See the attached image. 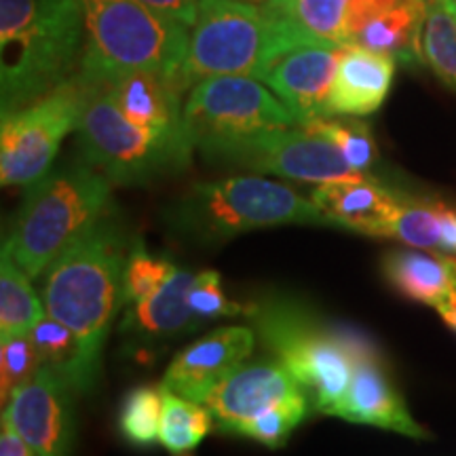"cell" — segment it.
<instances>
[{"instance_id":"1","label":"cell","mask_w":456,"mask_h":456,"mask_svg":"<svg viewBox=\"0 0 456 456\" xmlns=\"http://www.w3.org/2000/svg\"><path fill=\"white\" fill-rule=\"evenodd\" d=\"M131 243L127 224L110 208L45 271L47 315L70 328L81 346L78 395L94 391L100 379L112 319L123 309V277Z\"/></svg>"},{"instance_id":"2","label":"cell","mask_w":456,"mask_h":456,"mask_svg":"<svg viewBox=\"0 0 456 456\" xmlns=\"http://www.w3.org/2000/svg\"><path fill=\"white\" fill-rule=\"evenodd\" d=\"M85 47L81 0H0V106L21 110L77 74Z\"/></svg>"},{"instance_id":"3","label":"cell","mask_w":456,"mask_h":456,"mask_svg":"<svg viewBox=\"0 0 456 456\" xmlns=\"http://www.w3.org/2000/svg\"><path fill=\"white\" fill-rule=\"evenodd\" d=\"M256 334L311 397L313 410L332 416L349 391L357 362L374 351L362 336L330 326L289 298H265L248 306Z\"/></svg>"},{"instance_id":"4","label":"cell","mask_w":456,"mask_h":456,"mask_svg":"<svg viewBox=\"0 0 456 456\" xmlns=\"http://www.w3.org/2000/svg\"><path fill=\"white\" fill-rule=\"evenodd\" d=\"M302 38L277 9L258 0H201L191 26L180 85L191 91L212 77H252L262 81L269 68Z\"/></svg>"},{"instance_id":"5","label":"cell","mask_w":456,"mask_h":456,"mask_svg":"<svg viewBox=\"0 0 456 456\" xmlns=\"http://www.w3.org/2000/svg\"><path fill=\"white\" fill-rule=\"evenodd\" d=\"M85 47L78 77L94 87L134 72H159L180 83L191 28L140 0H81ZM182 87V85H180Z\"/></svg>"},{"instance_id":"6","label":"cell","mask_w":456,"mask_h":456,"mask_svg":"<svg viewBox=\"0 0 456 456\" xmlns=\"http://www.w3.org/2000/svg\"><path fill=\"white\" fill-rule=\"evenodd\" d=\"M110 208L112 182L94 165L85 161L51 169L28 186L3 248L28 277L38 279Z\"/></svg>"},{"instance_id":"7","label":"cell","mask_w":456,"mask_h":456,"mask_svg":"<svg viewBox=\"0 0 456 456\" xmlns=\"http://www.w3.org/2000/svg\"><path fill=\"white\" fill-rule=\"evenodd\" d=\"M165 222L175 235L197 245L224 243L260 228L330 226L311 197L256 175L199 182L165 209Z\"/></svg>"},{"instance_id":"8","label":"cell","mask_w":456,"mask_h":456,"mask_svg":"<svg viewBox=\"0 0 456 456\" xmlns=\"http://www.w3.org/2000/svg\"><path fill=\"white\" fill-rule=\"evenodd\" d=\"M83 159L112 184L142 186L191 163L186 129H151L129 121L106 87H94L78 121Z\"/></svg>"},{"instance_id":"9","label":"cell","mask_w":456,"mask_h":456,"mask_svg":"<svg viewBox=\"0 0 456 456\" xmlns=\"http://www.w3.org/2000/svg\"><path fill=\"white\" fill-rule=\"evenodd\" d=\"M182 118L192 146L209 161H224L269 131L300 127L289 108L252 77L203 78L188 91Z\"/></svg>"},{"instance_id":"10","label":"cell","mask_w":456,"mask_h":456,"mask_svg":"<svg viewBox=\"0 0 456 456\" xmlns=\"http://www.w3.org/2000/svg\"><path fill=\"white\" fill-rule=\"evenodd\" d=\"M94 85L78 74L21 110L3 114L0 125V182L32 186L51 171L61 142L78 127Z\"/></svg>"},{"instance_id":"11","label":"cell","mask_w":456,"mask_h":456,"mask_svg":"<svg viewBox=\"0 0 456 456\" xmlns=\"http://www.w3.org/2000/svg\"><path fill=\"white\" fill-rule=\"evenodd\" d=\"M222 163L275 174L281 178L328 184V182L362 180L368 175L351 167L340 148L305 127L277 129L262 134L235 148Z\"/></svg>"},{"instance_id":"12","label":"cell","mask_w":456,"mask_h":456,"mask_svg":"<svg viewBox=\"0 0 456 456\" xmlns=\"http://www.w3.org/2000/svg\"><path fill=\"white\" fill-rule=\"evenodd\" d=\"M77 391L51 366L21 385L3 406V416L37 456H70L77 440Z\"/></svg>"},{"instance_id":"13","label":"cell","mask_w":456,"mask_h":456,"mask_svg":"<svg viewBox=\"0 0 456 456\" xmlns=\"http://www.w3.org/2000/svg\"><path fill=\"white\" fill-rule=\"evenodd\" d=\"M298 395H305V389L279 359L243 362L214 387L203 406L212 412L216 429L231 436L243 420Z\"/></svg>"},{"instance_id":"14","label":"cell","mask_w":456,"mask_h":456,"mask_svg":"<svg viewBox=\"0 0 456 456\" xmlns=\"http://www.w3.org/2000/svg\"><path fill=\"white\" fill-rule=\"evenodd\" d=\"M340 49L330 45H300L279 57L262 78L289 108L300 127L330 117L328 102L338 70Z\"/></svg>"},{"instance_id":"15","label":"cell","mask_w":456,"mask_h":456,"mask_svg":"<svg viewBox=\"0 0 456 456\" xmlns=\"http://www.w3.org/2000/svg\"><path fill=\"white\" fill-rule=\"evenodd\" d=\"M256 332L243 326L214 330L182 349L165 370L163 387L175 395L203 403L216 385L252 355Z\"/></svg>"},{"instance_id":"16","label":"cell","mask_w":456,"mask_h":456,"mask_svg":"<svg viewBox=\"0 0 456 456\" xmlns=\"http://www.w3.org/2000/svg\"><path fill=\"white\" fill-rule=\"evenodd\" d=\"M332 416L357 425L387 429L414 440H429V431L420 427L408 412L406 402L393 387L391 379L380 366L376 351L357 362L346 395L334 408Z\"/></svg>"},{"instance_id":"17","label":"cell","mask_w":456,"mask_h":456,"mask_svg":"<svg viewBox=\"0 0 456 456\" xmlns=\"http://www.w3.org/2000/svg\"><path fill=\"white\" fill-rule=\"evenodd\" d=\"M403 192L391 191L372 175L362 180L328 182L315 186L311 201L330 226H342L368 237H385Z\"/></svg>"},{"instance_id":"18","label":"cell","mask_w":456,"mask_h":456,"mask_svg":"<svg viewBox=\"0 0 456 456\" xmlns=\"http://www.w3.org/2000/svg\"><path fill=\"white\" fill-rule=\"evenodd\" d=\"M395 60L357 43L340 49L338 70L330 94V117H366L383 106L393 83Z\"/></svg>"},{"instance_id":"19","label":"cell","mask_w":456,"mask_h":456,"mask_svg":"<svg viewBox=\"0 0 456 456\" xmlns=\"http://www.w3.org/2000/svg\"><path fill=\"white\" fill-rule=\"evenodd\" d=\"M197 273L178 269L174 277L151 298L125 306L121 332L140 340H167L191 334L203 326V322L188 305V294L195 285Z\"/></svg>"},{"instance_id":"20","label":"cell","mask_w":456,"mask_h":456,"mask_svg":"<svg viewBox=\"0 0 456 456\" xmlns=\"http://www.w3.org/2000/svg\"><path fill=\"white\" fill-rule=\"evenodd\" d=\"M104 87L129 121L151 129L184 127V89L174 77L159 72H134Z\"/></svg>"},{"instance_id":"21","label":"cell","mask_w":456,"mask_h":456,"mask_svg":"<svg viewBox=\"0 0 456 456\" xmlns=\"http://www.w3.org/2000/svg\"><path fill=\"white\" fill-rule=\"evenodd\" d=\"M383 273L397 292L433 309H442L456 289V258L444 252H391Z\"/></svg>"},{"instance_id":"22","label":"cell","mask_w":456,"mask_h":456,"mask_svg":"<svg viewBox=\"0 0 456 456\" xmlns=\"http://www.w3.org/2000/svg\"><path fill=\"white\" fill-rule=\"evenodd\" d=\"M429 13L427 0H395L391 9L372 17L355 37L357 45L376 53L391 55L402 64H420L423 32Z\"/></svg>"},{"instance_id":"23","label":"cell","mask_w":456,"mask_h":456,"mask_svg":"<svg viewBox=\"0 0 456 456\" xmlns=\"http://www.w3.org/2000/svg\"><path fill=\"white\" fill-rule=\"evenodd\" d=\"M294 28L305 45H349V9L353 0H266Z\"/></svg>"},{"instance_id":"24","label":"cell","mask_w":456,"mask_h":456,"mask_svg":"<svg viewBox=\"0 0 456 456\" xmlns=\"http://www.w3.org/2000/svg\"><path fill=\"white\" fill-rule=\"evenodd\" d=\"M32 279L17 266L13 256L3 248L0 256V336L15 338L32 332L47 309L32 288Z\"/></svg>"},{"instance_id":"25","label":"cell","mask_w":456,"mask_h":456,"mask_svg":"<svg viewBox=\"0 0 456 456\" xmlns=\"http://www.w3.org/2000/svg\"><path fill=\"white\" fill-rule=\"evenodd\" d=\"M214 427V416L203 403L175 395L174 391L163 387V416L159 444L171 456L191 454Z\"/></svg>"},{"instance_id":"26","label":"cell","mask_w":456,"mask_h":456,"mask_svg":"<svg viewBox=\"0 0 456 456\" xmlns=\"http://www.w3.org/2000/svg\"><path fill=\"white\" fill-rule=\"evenodd\" d=\"M163 416V387L142 385L125 395L118 412V431L135 448L159 444Z\"/></svg>"},{"instance_id":"27","label":"cell","mask_w":456,"mask_h":456,"mask_svg":"<svg viewBox=\"0 0 456 456\" xmlns=\"http://www.w3.org/2000/svg\"><path fill=\"white\" fill-rule=\"evenodd\" d=\"M440 209L442 203L425 201L410 195H402L399 208L393 216L387 239L412 245L416 249H429V252H444L442 232H440Z\"/></svg>"},{"instance_id":"28","label":"cell","mask_w":456,"mask_h":456,"mask_svg":"<svg viewBox=\"0 0 456 456\" xmlns=\"http://www.w3.org/2000/svg\"><path fill=\"white\" fill-rule=\"evenodd\" d=\"M311 408V397L305 393V395L288 399V402L279 403V406L266 410L254 419L243 420L231 431V436L248 437V440L258 442L271 450L283 448L296 427L309 416Z\"/></svg>"},{"instance_id":"29","label":"cell","mask_w":456,"mask_h":456,"mask_svg":"<svg viewBox=\"0 0 456 456\" xmlns=\"http://www.w3.org/2000/svg\"><path fill=\"white\" fill-rule=\"evenodd\" d=\"M305 129L334 142L353 169L363 175H370V169L374 167L379 152H376L372 131L366 123L359 121V118L328 117L305 125Z\"/></svg>"},{"instance_id":"30","label":"cell","mask_w":456,"mask_h":456,"mask_svg":"<svg viewBox=\"0 0 456 456\" xmlns=\"http://www.w3.org/2000/svg\"><path fill=\"white\" fill-rule=\"evenodd\" d=\"M28 336H30L43 366H51L64 374L77 391L78 370H81V346H78L72 330L51 315H45Z\"/></svg>"},{"instance_id":"31","label":"cell","mask_w":456,"mask_h":456,"mask_svg":"<svg viewBox=\"0 0 456 456\" xmlns=\"http://www.w3.org/2000/svg\"><path fill=\"white\" fill-rule=\"evenodd\" d=\"M175 273H178V266L174 262L151 254L142 239H134L127 256V265H125L123 306L151 298Z\"/></svg>"},{"instance_id":"32","label":"cell","mask_w":456,"mask_h":456,"mask_svg":"<svg viewBox=\"0 0 456 456\" xmlns=\"http://www.w3.org/2000/svg\"><path fill=\"white\" fill-rule=\"evenodd\" d=\"M423 53L437 77L456 89V20L442 3L429 4Z\"/></svg>"},{"instance_id":"33","label":"cell","mask_w":456,"mask_h":456,"mask_svg":"<svg viewBox=\"0 0 456 456\" xmlns=\"http://www.w3.org/2000/svg\"><path fill=\"white\" fill-rule=\"evenodd\" d=\"M43 362L34 349L30 336L3 338V345H0V397H3V406L21 385H26L38 372Z\"/></svg>"},{"instance_id":"34","label":"cell","mask_w":456,"mask_h":456,"mask_svg":"<svg viewBox=\"0 0 456 456\" xmlns=\"http://www.w3.org/2000/svg\"><path fill=\"white\" fill-rule=\"evenodd\" d=\"M188 305L201 322H214V319L248 315V306L239 305L224 294L220 275L216 271L197 273L195 285L188 294Z\"/></svg>"},{"instance_id":"35","label":"cell","mask_w":456,"mask_h":456,"mask_svg":"<svg viewBox=\"0 0 456 456\" xmlns=\"http://www.w3.org/2000/svg\"><path fill=\"white\" fill-rule=\"evenodd\" d=\"M140 3H144L146 7L157 11V13L169 17V20H175L191 28L197 20L201 0H140Z\"/></svg>"},{"instance_id":"36","label":"cell","mask_w":456,"mask_h":456,"mask_svg":"<svg viewBox=\"0 0 456 456\" xmlns=\"http://www.w3.org/2000/svg\"><path fill=\"white\" fill-rule=\"evenodd\" d=\"M0 456H37L4 416L0 425Z\"/></svg>"},{"instance_id":"37","label":"cell","mask_w":456,"mask_h":456,"mask_svg":"<svg viewBox=\"0 0 456 456\" xmlns=\"http://www.w3.org/2000/svg\"><path fill=\"white\" fill-rule=\"evenodd\" d=\"M440 232L444 252L456 254V212H452L444 203L440 209Z\"/></svg>"},{"instance_id":"38","label":"cell","mask_w":456,"mask_h":456,"mask_svg":"<svg viewBox=\"0 0 456 456\" xmlns=\"http://www.w3.org/2000/svg\"><path fill=\"white\" fill-rule=\"evenodd\" d=\"M437 313H440V315L444 317V322H446L448 326L456 332V289L452 292V296L444 302L442 309H437Z\"/></svg>"},{"instance_id":"39","label":"cell","mask_w":456,"mask_h":456,"mask_svg":"<svg viewBox=\"0 0 456 456\" xmlns=\"http://www.w3.org/2000/svg\"><path fill=\"white\" fill-rule=\"evenodd\" d=\"M440 3L450 11V13L454 15V20H456V0H440Z\"/></svg>"},{"instance_id":"40","label":"cell","mask_w":456,"mask_h":456,"mask_svg":"<svg viewBox=\"0 0 456 456\" xmlns=\"http://www.w3.org/2000/svg\"><path fill=\"white\" fill-rule=\"evenodd\" d=\"M427 3H429V4H433V3H440V0H427Z\"/></svg>"},{"instance_id":"41","label":"cell","mask_w":456,"mask_h":456,"mask_svg":"<svg viewBox=\"0 0 456 456\" xmlns=\"http://www.w3.org/2000/svg\"><path fill=\"white\" fill-rule=\"evenodd\" d=\"M258 3H266V0H258Z\"/></svg>"}]
</instances>
